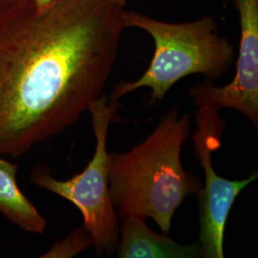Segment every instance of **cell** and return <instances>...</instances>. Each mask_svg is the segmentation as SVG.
Wrapping results in <instances>:
<instances>
[{
    "mask_svg": "<svg viewBox=\"0 0 258 258\" xmlns=\"http://www.w3.org/2000/svg\"><path fill=\"white\" fill-rule=\"evenodd\" d=\"M23 0H0V14L4 13L5 11L16 6Z\"/></svg>",
    "mask_w": 258,
    "mask_h": 258,
    "instance_id": "8fae6325",
    "label": "cell"
},
{
    "mask_svg": "<svg viewBox=\"0 0 258 258\" xmlns=\"http://www.w3.org/2000/svg\"><path fill=\"white\" fill-rule=\"evenodd\" d=\"M189 130L188 114L174 108L129 151L108 153V187L119 218H151L169 232L176 210L201 189L198 177L181 161Z\"/></svg>",
    "mask_w": 258,
    "mask_h": 258,
    "instance_id": "7a4b0ae2",
    "label": "cell"
},
{
    "mask_svg": "<svg viewBox=\"0 0 258 258\" xmlns=\"http://www.w3.org/2000/svg\"><path fill=\"white\" fill-rule=\"evenodd\" d=\"M192 136L194 152L203 168L205 184L198 192L200 231L198 244L204 258H224V233L231 208L240 192L257 179V171L243 180H228L212 166V154L221 148L225 120L218 111L198 108Z\"/></svg>",
    "mask_w": 258,
    "mask_h": 258,
    "instance_id": "5b68a950",
    "label": "cell"
},
{
    "mask_svg": "<svg viewBox=\"0 0 258 258\" xmlns=\"http://www.w3.org/2000/svg\"><path fill=\"white\" fill-rule=\"evenodd\" d=\"M88 111L96 147L87 166L64 181L54 178L47 166H38L30 181L73 204L83 215V227L91 237L96 254L111 256L119 245L120 223L109 194L106 142L110 123L117 120L118 102L102 95L90 104Z\"/></svg>",
    "mask_w": 258,
    "mask_h": 258,
    "instance_id": "277c9868",
    "label": "cell"
},
{
    "mask_svg": "<svg viewBox=\"0 0 258 258\" xmlns=\"http://www.w3.org/2000/svg\"><path fill=\"white\" fill-rule=\"evenodd\" d=\"M38 11L46 9L49 6L55 4L60 0H28Z\"/></svg>",
    "mask_w": 258,
    "mask_h": 258,
    "instance_id": "30bf717a",
    "label": "cell"
},
{
    "mask_svg": "<svg viewBox=\"0 0 258 258\" xmlns=\"http://www.w3.org/2000/svg\"><path fill=\"white\" fill-rule=\"evenodd\" d=\"M90 247H92V240L89 233L83 227H80L72 231L64 239L56 242L40 257H73Z\"/></svg>",
    "mask_w": 258,
    "mask_h": 258,
    "instance_id": "9c48e42d",
    "label": "cell"
},
{
    "mask_svg": "<svg viewBox=\"0 0 258 258\" xmlns=\"http://www.w3.org/2000/svg\"><path fill=\"white\" fill-rule=\"evenodd\" d=\"M123 21L125 28L148 33L155 50L144 74L134 82H121L114 87L110 97L113 102L143 87L151 89L150 103L163 101L177 82L189 75L202 74L212 82L220 79L235 56L234 46L229 38L218 34V24L211 17L168 23L125 11Z\"/></svg>",
    "mask_w": 258,
    "mask_h": 258,
    "instance_id": "3957f363",
    "label": "cell"
},
{
    "mask_svg": "<svg viewBox=\"0 0 258 258\" xmlns=\"http://www.w3.org/2000/svg\"><path fill=\"white\" fill-rule=\"evenodd\" d=\"M126 0H28L0 14V156L18 158L73 125L118 56Z\"/></svg>",
    "mask_w": 258,
    "mask_h": 258,
    "instance_id": "6da1fadb",
    "label": "cell"
},
{
    "mask_svg": "<svg viewBox=\"0 0 258 258\" xmlns=\"http://www.w3.org/2000/svg\"><path fill=\"white\" fill-rule=\"evenodd\" d=\"M119 258H200L203 252L198 242L182 245L170 237L152 231L146 219L137 216L120 218ZM204 258V257H203Z\"/></svg>",
    "mask_w": 258,
    "mask_h": 258,
    "instance_id": "52a82bcc",
    "label": "cell"
},
{
    "mask_svg": "<svg viewBox=\"0 0 258 258\" xmlns=\"http://www.w3.org/2000/svg\"><path fill=\"white\" fill-rule=\"evenodd\" d=\"M239 13V55L231 83L215 86L212 81L192 85L189 95L198 108L232 109L258 125V0H236Z\"/></svg>",
    "mask_w": 258,
    "mask_h": 258,
    "instance_id": "8992f818",
    "label": "cell"
},
{
    "mask_svg": "<svg viewBox=\"0 0 258 258\" xmlns=\"http://www.w3.org/2000/svg\"><path fill=\"white\" fill-rule=\"evenodd\" d=\"M18 166L0 156V212L22 231L41 234L47 222L19 189Z\"/></svg>",
    "mask_w": 258,
    "mask_h": 258,
    "instance_id": "ba28073f",
    "label": "cell"
}]
</instances>
